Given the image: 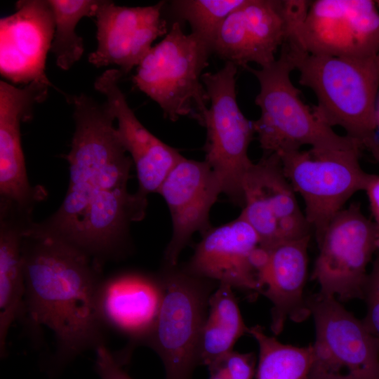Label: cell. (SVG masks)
<instances>
[{"label": "cell", "mask_w": 379, "mask_h": 379, "mask_svg": "<svg viewBox=\"0 0 379 379\" xmlns=\"http://www.w3.org/2000/svg\"><path fill=\"white\" fill-rule=\"evenodd\" d=\"M68 99L75 122L70 151L64 157L69 186L59 209L39 224L101 262L118 252L130 223L144 218L147 199L128 191L133 164L107 102L84 93Z\"/></svg>", "instance_id": "6da1fadb"}, {"label": "cell", "mask_w": 379, "mask_h": 379, "mask_svg": "<svg viewBox=\"0 0 379 379\" xmlns=\"http://www.w3.org/2000/svg\"><path fill=\"white\" fill-rule=\"evenodd\" d=\"M22 254L24 317L34 330L52 332L56 348L48 371L54 375L82 352L105 344L96 306L101 262L33 222L24 232Z\"/></svg>", "instance_id": "7a4b0ae2"}, {"label": "cell", "mask_w": 379, "mask_h": 379, "mask_svg": "<svg viewBox=\"0 0 379 379\" xmlns=\"http://www.w3.org/2000/svg\"><path fill=\"white\" fill-rule=\"evenodd\" d=\"M299 84L310 88L317 103V119L343 128L347 137L371 153L379 164L375 111L379 90V53L366 58L311 54L295 41H286Z\"/></svg>", "instance_id": "3957f363"}, {"label": "cell", "mask_w": 379, "mask_h": 379, "mask_svg": "<svg viewBox=\"0 0 379 379\" xmlns=\"http://www.w3.org/2000/svg\"><path fill=\"white\" fill-rule=\"evenodd\" d=\"M244 69L255 76L260 85L255 102L260 115L253 124L265 154L281 155L301 149L304 145L325 149H363L356 140L338 135L317 119L312 108L302 100L300 91L291 79L295 65L286 42L272 64L260 69L249 65Z\"/></svg>", "instance_id": "277c9868"}, {"label": "cell", "mask_w": 379, "mask_h": 379, "mask_svg": "<svg viewBox=\"0 0 379 379\" xmlns=\"http://www.w3.org/2000/svg\"><path fill=\"white\" fill-rule=\"evenodd\" d=\"M211 53L210 44L175 22L137 66L133 84L159 105L165 118L187 117L201 126L209 105L202 72Z\"/></svg>", "instance_id": "5b68a950"}, {"label": "cell", "mask_w": 379, "mask_h": 379, "mask_svg": "<svg viewBox=\"0 0 379 379\" xmlns=\"http://www.w3.org/2000/svg\"><path fill=\"white\" fill-rule=\"evenodd\" d=\"M159 278L161 302L146 344L160 357L165 379H192L199 366V339L213 281L194 277L176 266H166Z\"/></svg>", "instance_id": "8992f818"}, {"label": "cell", "mask_w": 379, "mask_h": 379, "mask_svg": "<svg viewBox=\"0 0 379 379\" xmlns=\"http://www.w3.org/2000/svg\"><path fill=\"white\" fill-rule=\"evenodd\" d=\"M361 149L310 147L279 155L286 178L303 199L305 215L317 241L347 201L357 192L366 191L378 175L361 168Z\"/></svg>", "instance_id": "52a82bcc"}, {"label": "cell", "mask_w": 379, "mask_h": 379, "mask_svg": "<svg viewBox=\"0 0 379 379\" xmlns=\"http://www.w3.org/2000/svg\"><path fill=\"white\" fill-rule=\"evenodd\" d=\"M237 67L226 62L218 72L203 74L209 105L201 126L206 131L204 161L218 178L222 193L243 207L242 185L253 163L248 150L255 131L253 121L244 115L237 103Z\"/></svg>", "instance_id": "ba28073f"}, {"label": "cell", "mask_w": 379, "mask_h": 379, "mask_svg": "<svg viewBox=\"0 0 379 379\" xmlns=\"http://www.w3.org/2000/svg\"><path fill=\"white\" fill-rule=\"evenodd\" d=\"M316 339L307 379H379V342L338 299L307 297Z\"/></svg>", "instance_id": "9c48e42d"}, {"label": "cell", "mask_w": 379, "mask_h": 379, "mask_svg": "<svg viewBox=\"0 0 379 379\" xmlns=\"http://www.w3.org/2000/svg\"><path fill=\"white\" fill-rule=\"evenodd\" d=\"M317 244L311 279L319 284V293L340 301L363 298L367 267L379 250V238L360 204L352 203L340 211Z\"/></svg>", "instance_id": "30bf717a"}, {"label": "cell", "mask_w": 379, "mask_h": 379, "mask_svg": "<svg viewBox=\"0 0 379 379\" xmlns=\"http://www.w3.org/2000/svg\"><path fill=\"white\" fill-rule=\"evenodd\" d=\"M310 1L246 0L221 25L213 53L244 69L265 67L305 18Z\"/></svg>", "instance_id": "8fae6325"}, {"label": "cell", "mask_w": 379, "mask_h": 379, "mask_svg": "<svg viewBox=\"0 0 379 379\" xmlns=\"http://www.w3.org/2000/svg\"><path fill=\"white\" fill-rule=\"evenodd\" d=\"M373 0L311 1L291 37L306 52L346 58L379 53V11Z\"/></svg>", "instance_id": "7c38bea8"}, {"label": "cell", "mask_w": 379, "mask_h": 379, "mask_svg": "<svg viewBox=\"0 0 379 379\" xmlns=\"http://www.w3.org/2000/svg\"><path fill=\"white\" fill-rule=\"evenodd\" d=\"M241 215L269 249L281 242L310 235L311 228L286 178L280 157L264 154L244 178Z\"/></svg>", "instance_id": "4fadbf2b"}, {"label": "cell", "mask_w": 379, "mask_h": 379, "mask_svg": "<svg viewBox=\"0 0 379 379\" xmlns=\"http://www.w3.org/2000/svg\"><path fill=\"white\" fill-rule=\"evenodd\" d=\"M203 235L184 269L189 274L259 294L258 276L268 251L253 228L241 215Z\"/></svg>", "instance_id": "5bb4252c"}, {"label": "cell", "mask_w": 379, "mask_h": 379, "mask_svg": "<svg viewBox=\"0 0 379 379\" xmlns=\"http://www.w3.org/2000/svg\"><path fill=\"white\" fill-rule=\"evenodd\" d=\"M165 3L128 7L99 1L94 16L98 46L88 62L97 67L117 65L124 75L137 67L152 43L168 33L167 22L162 17Z\"/></svg>", "instance_id": "9a60e30c"}, {"label": "cell", "mask_w": 379, "mask_h": 379, "mask_svg": "<svg viewBox=\"0 0 379 379\" xmlns=\"http://www.w3.org/2000/svg\"><path fill=\"white\" fill-rule=\"evenodd\" d=\"M53 84L34 81L23 87L0 81V194L1 200L32 212L46 192L30 185L21 145L20 125L29 120L36 104L44 102Z\"/></svg>", "instance_id": "2e32d148"}, {"label": "cell", "mask_w": 379, "mask_h": 379, "mask_svg": "<svg viewBox=\"0 0 379 379\" xmlns=\"http://www.w3.org/2000/svg\"><path fill=\"white\" fill-rule=\"evenodd\" d=\"M172 220V236L165 253L166 266L175 267L180 253L197 232L209 229V213L222 193L221 183L204 161L182 157L170 171L158 192Z\"/></svg>", "instance_id": "e0dca14e"}, {"label": "cell", "mask_w": 379, "mask_h": 379, "mask_svg": "<svg viewBox=\"0 0 379 379\" xmlns=\"http://www.w3.org/2000/svg\"><path fill=\"white\" fill-rule=\"evenodd\" d=\"M55 20L48 0H20L0 20V72L15 84H51L45 73Z\"/></svg>", "instance_id": "ac0fdd59"}, {"label": "cell", "mask_w": 379, "mask_h": 379, "mask_svg": "<svg viewBox=\"0 0 379 379\" xmlns=\"http://www.w3.org/2000/svg\"><path fill=\"white\" fill-rule=\"evenodd\" d=\"M162 298L159 277L124 273L101 281L96 296L99 318L105 328L126 336L128 348L116 354L124 365L132 347L146 343L156 323Z\"/></svg>", "instance_id": "d6986e66"}, {"label": "cell", "mask_w": 379, "mask_h": 379, "mask_svg": "<svg viewBox=\"0 0 379 379\" xmlns=\"http://www.w3.org/2000/svg\"><path fill=\"white\" fill-rule=\"evenodd\" d=\"M123 76L119 69H107L97 78L94 86L106 97L117 121L119 138L135 168L138 182L136 193L147 199V194L158 192L183 156L153 135L138 119L119 87Z\"/></svg>", "instance_id": "ffe728a7"}, {"label": "cell", "mask_w": 379, "mask_h": 379, "mask_svg": "<svg viewBox=\"0 0 379 379\" xmlns=\"http://www.w3.org/2000/svg\"><path fill=\"white\" fill-rule=\"evenodd\" d=\"M310 240V235H307L267 249V260L259 271V294L272 304L270 327L275 335L282 331L287 319L299 323L311 315L307 297L303 295Z\"/></svg>", "instance_id": "44dd1931"}, {"label": "cell", "mask_w": 379, "mask_h": 379, "mask_svg": "<svg viewBox=\"0 0 379 379\" xmlns=\"http://www.w3.org/2000/svg\"><path fill=\"white\" fill-rule=\"evenodd\" d=\"M31 213L1 201L0 218V353L5 354L11 326L24 317L25 284L22 244Z\"/></svg>", "instance_id": "7402d4cb"}, {"label": "cell", "mask_w": 379, "mask_h": 379, "mask_svg": "<svg viewBox=\"0 0 379 379\" xmlns=\"http://www.w3.org/2000/svg\"><path fill=\"white\" fill-rule=\"evenodd\" d=\"M208 308L198 350L199 365L207 367L232 351L248 331L230 285L219 284L209 297Z\"/></svg>", "instance_id": "603a6c76"}, {"label": "cell", "mask_w": 379, "mask_h": 379, "mask_svg": "<svg viewBox=\"0 0 379 379\" xmlns=\"http://www.w3.org/2000/svg\"><path fill=\"white\" fill-rule=\"evenodd\" d=\"M248 333L257 341L259 359L256 379H307L312 362V345L297 347L267 335L259 325Z\"/></svg>", "instance_id": "cb8c5ba5"}, {"label": "cell", "mask_w": 379, "mask_h": 379, "mask_svg": "<svg viewBox=\"0 0 379 379\" xmlns=\"http://www.w3.org/2000/svg\"><path fill=\"white\" fill-rule=\"evenodd\" d=\"M52 8L55 31L51 47L57 65L68 70L82 56L83 39L76 32L79 21L84 17H94L99 1L48 0Z\"/></svg>", "instance_id": "d4e9b609"}, {"label": "cell", "mask_w": 379, "mask_h": 379, "mask_svg": "<svg viewBox=\"0 0 379 379\" xmlns=\"http://www.w3.org/2000/svg\"><path fill=\"white\" fill-rule=\"evenodd\" d=\"M246 0H175L171 2L173 12L187 21L192 32L213 45L226 18Z\"/></svg>", "instance_id": "484cf974"}, {"label": "cell", "mask_w": 379, "mask_h": 379, "mask_svg": "<svg viewBox=\"0 0 379 379\" xmlns=\"http://www.w3.org/2000/svg\"><path fill=\"white\" fill-rule=\"evenodd\" d=\"M368 274L363 299L367 306L366 315L363 320L371 333L379 342V250Z\"/></svg>", "instance_id": "4316f807"}, {"label": "cell", "mask_w": 379, "mask_h": 379, "mask_svg": "<svg viewBox=\"0 0 379 379\" xmlns=\"http://www.w3.org/2000/svg\"><path fill=\"white\" fill-rule=\"evenodd\" d=\"M215 362L222 366L231 379H253L254 377L256 361L252 352L240 353L232 350Z\"/></svg>", "instance_id": "83f0119b"}, {"label": "cell", "mask_w": 379, "mask_h": 379, "mask_svg": "<svg viewBox=\"0 0 379 379\" xmlns=\"http://www.w3.org/2000/svg\"><path fill=\"white\" fill-rule=\"evenodd\" d=\"M95 369L100 379H132L105 344L95 350Z\"/></svg>", "instance_id": "f1b7e54d"}, {"label": "cell", "mask_w": 379, "mask_h": 379, "mask_svg": "<svg viewBox=\"0 0 379 379\" xmlns=\"http://www.w3.org/2000/svg\"><path fill=\"white\" fill-rule=\"evenodd\" d=\"M366 192L379 238V175L370 183Z\"/></svg>", "instance_id": "f546056e"}, {"label": "cell", "mask_w": 379, "mask_h": 379, "mask_svg": "<svg viewBox=\"0 0 379 379\" xmlns=\"http://www.w3.org/2000/svg\"><path fill=\"white\" fill-rule=\"evenodd\" d=\"M209 379H231L225 369L218 362H214L208 366Z\"/></svg>", "instance_id": "4dcf8cb0"}, {"label": "cell", "mask_w": 379, "mask_h": 379, "mask_svg": "<svg viewBox=\"0 0 379 379\" xmlns=\"http://www.w3.org/2000/svg\"><path fill=\"white\" fill-rule=\"evenodd\" d=\"M375 124H376L378 138L379 140V99L377 100V104H376Z\"/></svg>", "instance_id": "1f68e13d"}, {"label": "cell", "mask_w": 379, "mask_h": 379, "mask_svg": "<svg viewBox=\"0 0 379 379\" xmlns=\"http://www.w3.org/2000/svg\"><path fill=\"white\" fill-rule=\"evenodd\" d=\"M375 2L377 4L378 7L379 8V0L375 1Z\"/></svg>", "instance_id": "d6a6232c"}]
</instances>
